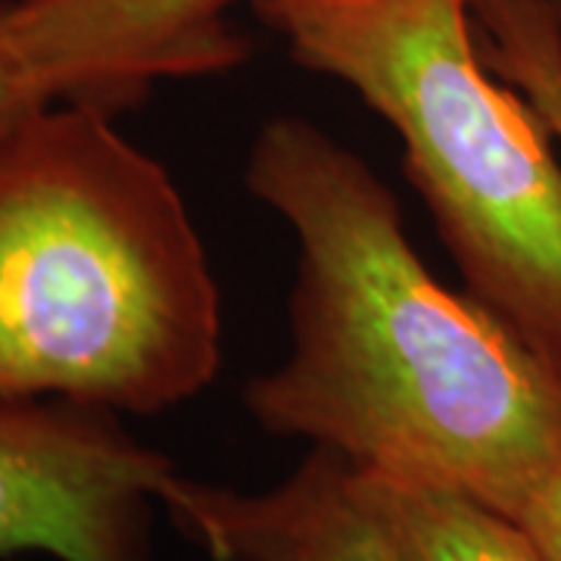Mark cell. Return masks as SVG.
<instances>
[{"label":"cell","mask_w":561,"mask_h":561,"mask_svg":"<svg viewBox=\"0 0 561 561\" xmlns=\"http://www.w3.org/2000/svg\"><path fill=\"white\" fill-rule=\"evenodd\" d=\"M160 505L216 561H397L362 505L350 461L309 449L278 486L241 493L175 474Z\"/></svg>","instance_id":"6"},{"label":"cell","mask_w":561,"mask_h":561,"mask_svg":"<svg viewBox=\"0 0 561 561\" xmlns=\"http://www.w3.org/2000/svg\"><path fill=\"white\" fill-rule=\"evenodd\" d=\"M221 300L165 165L113 110L50 101L0 131V397L128 415L216 378Z\"/></svg>","instance_id":"2"},{"label":"cell","mask_w":561,"mask_h":561,"mask_svg":"<svg viewBox=\"0 0 561 561\" xmlns=\"http://www.w3.org/2000/svg\"><path fill=\"white\" fill-rule=\"evenodd\" d=\"M397 561H546L522 524L461 490L350 465Z\"/></svg>","instance_id":"7"},{"label":"cell","mask_w":561,"mask_h":561,"mask_svg":"<svg viewBox=\"0 0 561 561\" xmlns=\"http://www.w3.org/2000/svg\"><path fill=\"white\" fill-rule=\"evenodd\" d=\"M243 181L297 243L290 353L247 383L253 421L518 522L561 468L552 371L427 272L393 191L316 122H265Z\"/></svg>","instance_id":"1"},{"label":"cell","mask_w":561,"mask_h":561,"mask_svg":"<svg viewBox=\"0 0 561 561\" xmlns=\"http://www.w3.org/2000/svg\"><path fill=\"white\" fill-rule=\"evenodd\" d=\"M518 524L546 561H561V468L527 500Z\"/></svg>","instance_id":"9"},{"label":"cell","mask_w":561,"mask_h":561,"mask_svg":"<svg viewBox=\"0 0 561 561\" xmlns=\"http://www.w3.org/2000/svg\"><path fill=\"white\" fill-rule=\"evenodd\" d=\"M481 0H253L294 62L378 113L465 294L561 383V165L474 44Z\"/></svg>","instance_id":"3"},{"label":"cell","mask_w":561,"mask_h":561,"mask_svg":"<svg viewBox=\"0 0 561 561\" xmlns=\"http://www.w3.org/2000/svg\"><path fill=\"white\" fill-rule=\"evenodd\" d=\"M175 474L110 409L0 397V559L150 561L153 502Z\"/></svg>","instance_id":"4"},{"label":"cell","mask_w":561,"mask_h":561,"mask_svg":"<svg viewBox=\"0 0 561 561\" xmlns=\"http://www.w3.org/2000/svg\"><path fill=\"white\" fill-rule=\"evenodd\" d=\"M234 0H0V20L54 101L119 110L165 79L216 76L247 57Z\"/></svg>","instance_id":"5"},{"label":"cell","mask_w":561,"mask_h":561,"mask_svg":"<svg viewBox=\"0 0 561 561\" xmlns=\"http://www.w3.org/2000/svg\"><path fill=\"white\" fill-rule=\"evenodd\" d=\"M540 3L546 7V13H549L552 28H556V35H559V44H561V0H540Z\"/></svg>","instance_id":"10"},{"label":"cell","mask_w":561,"mask_h":561,"mask_svg":"<svg viewBox=\"0 0 561 561\" xmlns=\"http://www.w3.org/2000/svg\"><path fill=\"white\" fill-rule=\"evenodd\" d=\"M50 101L54 98L32 76V69L22 62L16 47L10 44L7 32H3V20H0V131Z\"/></svg>","instance_id":"8"}]
</instances>
